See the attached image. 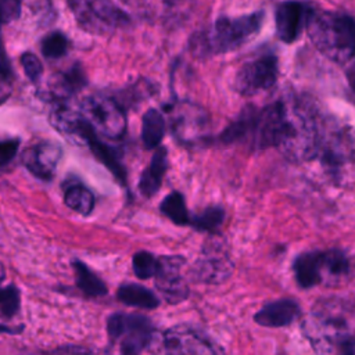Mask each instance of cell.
Masks as SVG:
<instances>
[{"label":"cell","instance_id":"1","mask_svg":"<svg viewBox=\"0 0 355 355\" xmlns=\"http://www.w3.org/2000/svg\"><path fill=\"white\" fill-rule=\"evenodd\" d=\"M287 105L279 100L262 108L245 107L218 136L223 144L244 143L254 150L280 147L287 133Z\"/></svg>","mask_w":355,"mask_h":355},{"label":"cell","instance_id":"2","mask_svg":"<svg viewBox=\"0 0 355 355\" xmlns=\"http://www.w3.org/2000/svg\"><path fill=\"white\" fill-rule=\"evenodd\" d=\"M263 21V10L239 17H219L209 26L193 35L190 47L198 55L230 53L252 40L262 28Z\"/></svg>","mask_w":355,"mask_h":355},{"label":"cell","instance_id":"3","mask_svg":"<svg viewBox=\"0 0 355 355\" xmlns=\"http://www.w3.org/2000/svg\"><path fill=\"white\" fill-rule=\"evenodd\" d=\"M308 35L315 47L336 64L355 62V18L344 11H322L313 14Z\"/></svg>","mask_w":355,"mask_h":355},{"label":"cell","instance_id":"4","mask_svg":"<svg viewBox=\"0 0 355 355\" xmlns=\"http://www.w3.org/2000/svg\"><path fill=\"white\" fill-rule=\"evenodd\" d=\"M50 121L64 136L76 143L86 144L93 155L107 166L118 182L123 186L126 184V169L122 164V154L116 147L104 143L78 110H72L68 104L54 105L50 114Z\"/></svg>","mask_w":355,"mask_h":355},{"label":"cell","instance_id":"5","mask_svg":"<svg viewBox=\"0 0 355 355\" xmlns=\"http://www.w3.org/2000/svg\"><path fill=\"white\" fill-rule=\"evenodd\" d=\"M293 272L301 288L318 284L336 286L348 279L351 262L347 254L338 248L313 250L301 252L293 261Z\"/></svg>","mask_w":355,"mask_h":355},{"label":"cell","instance_id":"6","mask_svg":"<svg viewBox=\"0 0 355 355\" xmlns=\"http://www.w3.org/2000/svg\"><path fill=\"white\" fill-rule=\"evenodd\" d=\"M78 111L96 133L112 140L123 137L126 115L118 100L105 94H90L80 101Z\"/></svg>","mask_w":355,"mask_h":355},{"label":"cell","instance_id":"7","mask_svg":"<svg viewBox=\"0 0 355 355\" xmlns=\"http://www.w3.org/2000/svg\"><path fill=\"white\" fill-rule=\"evenodd\" d=\"M107 333L119 344V355H140L153 340V323L139 313H112L107 320Z\"/></svg>","mask_w":355,"mask_h":355},{"label":"cell","instance_id":"8","mask_svg":"<svg viewBox=\"0 0 355 355\" xmlns=\"http://www.w3.org/2000/svg\"><path fill=\"white\" fill-rule=\"evenodd\" d=\"M302 330L318 355H330L337 344H344L348 331L347 322L338 313L320 308L302 323Z\"/></svg>","mask_w":355,"mask_h":355},{"label":"cell","instance_id":"9","mask_svg":"<svg viewBox=\"0 0 355 355\" xmlns=\"http://www.w3.org/2000/svg\"><path fill=\"white\" fill-rule=\"evenodd\" d=\"M68 6L79 26L92 33L110 32L130 24L128 12L111 1H69Z\"/></svg>","mask_w":355,"mask_h":355},{"label":"cell","instance_id":"10","mask_svg":"<svg viewBox=\"0 0 355 355\" xmlns=\"http://www.w3.org/2000/svg\"><path fill=\"white\" fill-rule=\"evenodd\" d=\"M279 76V60L273 53H262L245 61L234 76V89L250 97L275 86Z\"/></svg>","mask_w":355,"mask_h":355},{"label":"cell","instance_id":"11","mask_svg":"<svg viewBox=\"0 0 355 355\" xmlns=\"http://www.w3.org/2000/svg\"><path fill=\"white\" fill-rule=\"evenodd\" d=\"M166 355H223L222 348L201 329L193 324L169 327L162 337Z\"/></svg>","mask_w":355,"mask_h":355},{"label":"cell","instance_id":"12","mask_svg":"<svg viewBox=\"0 0 355 355\" xmlns=\"http://www.w3.org/2000/svg\"><path fill=\"white\" fill-rule=\"evenodd\" d=\"M233 262L219 241H207L201 254L190 269L193 280L205 284H219L229 279Z\"/></svg>","mask_w":355,"mask_h":355},{"label":"cell","instance_id":"13","mask_svg":"<svg viewBox=\"0 0 355 355\" xmlns=\"http://www.w3.org/2000/svg\"><path fill=\"white\" fill-rule=\"evenodd\" d=\"M315 10L302 1H283L275 10V26L277 37L284 43H293L308 26Z\"/></svg>","mask_w":355,"mask_h":355},{"label":"cell","instance_id":"14","mask_svg":"<svg viewBox=\"0 0 355 355\" xmlns=\"http://www.w3.org/2000/svg\"><path fill=\"white\" fill-rule=\"evenodd\" d=\"M184 258L180 255L159 257V266L155 275V286L169 304H179L189 297V287L180 269Z\"/></svg>","mask_w":355,"mask_h":355},{"label":"cell","instance_id":"15","mask_svg":"<svg viewBox=\"0 0 355 355\" xmlns=\"http://www.w3.org/2000/svg\"><path fill=\"white\" fill-rule=\"evenodd\" d=\"M62 158V148L58 143L44 140L32 144L22 153V164L40 180H51Z\"/></svg>","mask_w":355,"mask_h":355},{"label":"cell","instance_id":"16","mask_svg":"<svg viewBox=\"0 0 355 355\" xmlns=\"http://www.w3.org/2000/svg\"><path fill=\"white\" fill-rule=\"evenodd\" d=\"M172 130L182 143H194L204 136L208 126L207 112L196 104L182 103L173 108Z\"/></svg>","mask_w":355,"mask_h":355},{"label":"cell","instance_id":"17","mask_svg":"<svg viewBox=\"0 0 355 355\" xmlns=\"http://www.w3.org/2000/svg\"><path fill=\"white\" fill-rule=\"evenodd\" d=\"M301 313L297 301L291 298H282L268 302L255 315L254 320L265 327H283L291 324Z\"/></svg>","mask_w":355,"mask_h":355},{"label":"cell","instance_id":"18","mask_svg":"<svg viewBox=\"0 0 355 355\" xmlns=\"http://www.w3.org/2000/svg\"><path fill=\"white\" fill-rule=\"evenodd\" d=\"M168 169V150L165 147H158L147 168L141 172L139 179V191L141 196L150 198L155 196L162 184L164 176Z\"/></svg>","mask_w":355,"mask_h":355},{"label":"cell","instance_id":"19","mask_svg":"<svg viewBox=\"0 0 355 355\" xmlns=\"http://www.w3.org/2000/svg\"><path fill=\"white\" fill-rule=\"evenodd\" d=\"M87 83L86 73L79 64H73L69 69L54 76L50 93L55 103H67L71 96L78 93Z\"/></svg>","mask_w":355,"mask_h":355},{"label":"cell","instance_id":"20","mask_svg":"<svg viewBox=\"0 0 355 355\" xmlns=\"http://www.w3.org/2000/svg\"><path fill=\"white\" fill-rule=\"evenodd\" d=\"M116 298L129 306L154 309L159 305V298L147 287L136 283L122 284L116 291Z\"/></svg>","mask_w":355,"mask_h":355},{"label":"cell","instance_id":"21","mask_svg":"<svg viewBox=\"0 0 355 355\" xmlns=\"http://www.w3.org/2000/svg\"><path fill=\"white\" fill-rule=\"evenodd\" d=\"M165 118L157 108H148L141 119V141L144 148H158L165 136Z\"/></svg>","mask_w":355,"mask_h":355},{"label":"cell","instance_id":"22","mask_svg":"<svg viewBox=\"0 0 355 355\" xmlns=\"http://www.w3.org/2000/svg\"><path fill=\"white\" fill-rule=\"evenodd\" d=\"M75 270V279L78 288L87 297H101L107 294L105 283L82 261L75 259L72 262Z\"/></svg>","mask_w":355,"mask_h":355},{"label":"cell","instance_id":"23","mask_svg":"<svg viewBox=\"0 0 355 355\" xmlns=\"http://www.w3.org/2000/svg\"><path fill=\"white\" fill-rule=\"evenodd\" d=\"M159 211L178 226H190L191 216L180 191H171L165 196L159 204Z\"/></svg>","mask_w":355,"mask_h":355},{"label":"cell","instance_id":"24","mask_svg":"<svg viewBox=\"0 0 355 355\" xmlns=\"http://www.w3.org/2000/svg\"><path fill=\"white\" fill-rule=\"evenodd\" d=\"M64 202L68 208L76 211L80 215H89L94 208L93 193L80 183L69 184L64 191Z\"/></svg>","mask_w":355,"mask_h":355},{"label":"cell","instance_id":"25","mask_svg":"<svg viewBox=\"0 0 355 355\" xmlns=\"http://www.w3.org/2000/svg\"><path fill=\"white\" fill-rule=\"evenodd\" d=\"M226 218V212L222 207L212 205L207 207L202 212L191 216L190 226H193L198 232L205 233H216L218 229L222 226Z\"/></svg>","mask_w":355,"mask_h":355},{"label":"cell","instance_id":"26","mask_svg":"<svg viewBox=\"0 0 355 355\" xmlns=\"http://www.w3.org/2000/svg\"><path fill=\"white\" fill-rule=\"evenodd\" d=\"M69 46V39L62 32H50L42 40V54L49 60H57L68 53Z\"/></svg>","mask_w":355,"mask_h":355},{"label":"cell","instance_id":"27","mask_svg":"<svg viewBox=\"0 0 355 355\" xmlns=\"http://www.w3.org/2000/svg\"><path fill=\"white\" fill-rule=\"evenodd\" d=\"M159 266V258L148 251H139L132 258V268L136 277L146 280L155 277Z\"/></svg>","mask_w":355,"mask_h":355},{"label":"cell","instance_id":"28","mask_svg":"<svg viewBox=\"0 0 355 355\" xmlns=\"http://www.w3.org/2000/svg\"><path fill=\"white\" fill-rule=\"evenodd\" d=\"M21 306V293L14 284L0 287V315L12 318Z\"/></svg>","mask_w":355,"mask_h":355},{"label":"cell","instance_id":"29","mask_svg":"<svg viewBox=\"0 0 355 355\" xmlns=\"http://www.w3.org/2000/svg\"><path fill=\"white\" fill-rule=\"evenodd\" d=\"M21 64H22L24 72L29 78V80L33 83H37L43 73V65H42L40 60L37 58V55H35L31 51H26L21 55Z\"/></svg>","mask_w":355,"mask_h":355},{"label":"cell","instance_id":"30","mask_svg":"<svg viewBox=\"0 0 355 355\" xmlns=\"http://www.w3.org/2000/svg\"><path fill=\"white\" fill-rule=\"evenodd\" d=\"M19 11H21L19 1H11V0L0 1V26H1V24L11 22L15 18H18ZM0 60H7L3 46H1V42H0Z\"/></svg>","mask_w":355,"mask_h":355},{"label":"cell","instance_id":"31","mask_svg":"<svg viewBox=\"0 0 355 355\" xmlns=\"http://www.w3.org/2000/svg\"><path fill=\"white\" fill-rule=\"evenodd\" d=\"M19 139L0 140V168L8 165L17 155L19 148Z\"/></svg>","mask_w":355,"mask_h":355},{"label":"cell","instance_id":"32","mask_svg":"<svg viewBox=\"0 0 355 355\" xmlns=\"http://www.w3.org/2000/svg\"><path fill=\"white\" fill-rule=\"evenodd\" d=\"M10 76H11V69H10L8 60H0V104L10 94Z\"/></svg>","mask_w":355,"mask_h":355},{"label":"cell","instance_id":"33","mask_svg":"<svg viewBox=\"0 0 355 355\" xmlns=\"http://www.w3.org/2000/svg\"><path fill=\"white\" fill-rule=\"evenodd\" d=\"M49 355H92V352L87 348L83 347H76V345H67L62 348L54 349Z\"/></svg>","mask_w":355,"mask_h":355},{"label":"cell","instance_id":"34","mask_svg":"<svg viewBox=\"0 0 355 355\" xmlns=\"http://www.w3.org/2000/svg\"><path fill=\"white\" fill-rule=\"evenodd\" d=\"M347 80H348V85L352 90V93L355 94V62L351 64L347 71Z\"/></svg>","mask_w":355,"mask_h":355},{"label":"cell","instance_id":"35","mask_svg":"<svg viewBox=\"0 0 355 355\" xmlns=\"http://www.w3.org/2000/svg\"><path fill=\"white\" fill-rule=\"evenodd\" d=\"M338 355H355V351H354V348L351 347L349 343H344L341 345V349H340Z\"/></svg>","mask_w":355,"mask_h":355},{"label":"cell","instance_id":"36","mask_svg":"<svg viewBox=\"0 0 355 355\" xmlns=\"http://www.w3.org/2000/svg\"><path fill=\"white\" fill-rule=\"evenodd\" d=\"M21 330H22V326H19L18 329H12V327L1 326V324H0V333H11V334H15V333H19Z\"/></svg>","mask_w":355,"mask_h":355},{"label":"cell","instance_id":"37","mask_svg":"<svg viewBox=\"0 0 355 355\" xmlns=\"http://www.w3.org/2000/svg\"><path fill=\"white\" fill-rule=\"evenodd\" d=\"M4 277H6V270H4V266H3V263L0 262V284H1V282L4 280Z\"/></svg>","mask_w":355,"mask_h":355}]
</instances>
